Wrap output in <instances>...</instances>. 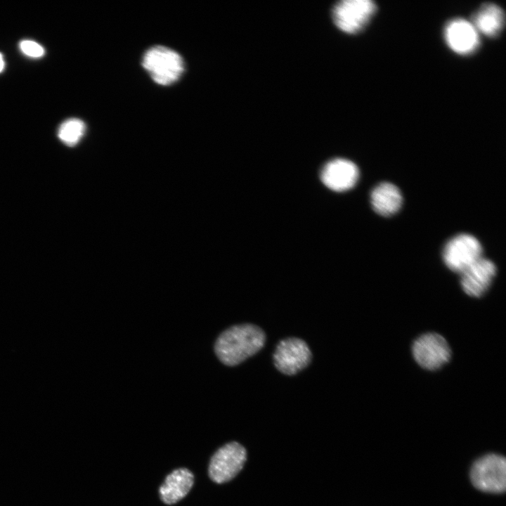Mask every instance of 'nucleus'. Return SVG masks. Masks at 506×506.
Segmentation results:
<instances>
[{"label": "nucleus", "mask_w": 506, "mask_h": 506, "mask_svg": "<svg viewBox=\"0 0 506 506\" xmlns=\"http://www.w3.org/2000/svg\"><path fill=\"white\" fill-rule=\"evenodd\" d=\"M265 334L258 326L249 324L233 325L217 338L214 351L225 365L240 364L257 353L264 345Z\"/></svg>", "instance_id": "f257e3e1"}, {"label": "nucleus", "mask_w": 506, "mask_h": 506, "mask_svg": "<svg viewBox=\"0 0 506 506\" xmlns=\"http://www.w3.org/2000/svg\"><path fill=\"white\" fill-rule=\"evenodd\" d=\"M142 65L151 78L161 85L177 81L184 70L181 56L175 51L162 46L149 48L143 55Z\"/></svg>", "instance_id": "f03ea898"}, {"label": "nucleus", "mask_w": 506, "mask_h": 506, "mask_svg": "<svg viewBox=\"0 0 506 506\" xmlns=\"http://www.w3.org/2000/svg\"><path fill=\"white\" fill-rule=\"evenodd\" d=\"M473 486L484 492L501 493L506 488V460L504 456L490 453L476 460L470 470Z\"/></svg>", "instance_id": "7ed1b4c3"}, {"label": "nucleus", "mask_w": 506, "mask_h": 506, "mask_svg": "<svg viewBox=\"0 0 506 506\" xmlns=\"http://www.w3.org/2000/svg\"><path fill=\"white\" fill-rule=\"evenodd\" d=\"M482 247L473 235L460 233L445 245L443 259L449 269L461 273L482 257Z\"/></svg>", "instance_id": "20e7f679"}, {"label": "nucleus", "mask_w": 506, "mask_h": 506, "mask_svg": "<svg viewBox=\"0 0 506 506\" xmlns=\"http://www.w3.org/2000/svg\"><path fill=\"white\" fill-rule=\"evenodd\" d=\"M246 459V450L241 444L235 441L228 443L212 455L209 476L217 484L229 481L242 469Z\"/></svg>", "instance_id": "39448f33"}, {"label": "nucleus", "mask_w": 506, "mask_h": 506, "mask_svg": "<svg viewBox=\"0 0 506 506\" xmlns=\"http://www.w3.org/2000/svg\"><path fill=\"white\" fill-rule=\"evenodd\" d=\"M377 8L372 1L344 0L334 6L332 17L340 30L347 33H356L369 22Z\"/></svg>", "instance_id": "423d86ee"}, {"label": "nucleus", "mask_w": 506, "mask_h": 506, "mask_svg": "<svg viewBox=\"0 0 506 506\" xmlns=\"http://www.w3.org/2000/svg\"><path fill=\"white\" fill-rule=\"evenodd\" d=\"M311 360V352L306 343L299 338L281 340L273 353L275 368L282 373L292 375L305 368Z\"/></svg>", "instance_id": "0eeeda50"}, {"label": "nucleus", "mask_w": 506, "mask_h": 506, "mask_svg": "<svg viewBox=\"0 0 506 506\" xmlns=\"http://www.w3.org/2000/svg\"><path fill=\"white\" fill-rule=\"evenodd\" d=\"M413 354L421 367L435 370L449 361L451 352L442 336L436 333H427L415 341Z\"/></svg>", "instance_id": "6e6552de"}, {"label": "nucleus", "mask_w": 506, "mask_h": 506, "mask_svg": "<svg viewBox=\"0 0 506 506\" xmlns=\"http://www.w3.org/2000/svg\"><path fill=\"white\" fill-rule=\"evenodd\" d=\"M443 36L450 50L461 56L475 52L479 45V34L472 23L464 18L450 20L444 27Z\"/></svg>", "instance_id": "1a4fd4ad"}, {"label": "nucleus", "mask_w": 506, "mask_h": 506, "mask_svg": "<svg viewBox=\"0 0 506 506\" xmlns=\"http://www.w3.org/2000/svg\"><path fill=\"white\" fill-rule=\"evenodd\" d=\"M359 171L351 161L337 158L327 162L320 172L322 182L330 189L342 192L352 188L358 181Z\"/></svg>", "instance_id": "9d476101"}, {"label": "nucleus", "mask_w": 506, "mask_h": 506, "mask_svg": "<svg viewBox=\"0 0 506 506\" xmlns=\"http://www.w3.org/2000/svg\"><path fill=\"white\" fill-rule=\"evenodd\" d=\"M495 273V265L481 257L460 273L462 287L468 295L479 297L488 290Z\"/></svg>", "instance_id": "9b49d317"}, {"label": "nucleus", "mask_w": 506, "mask_h": 506, "mask_svg": "<svg viewBox=\"0 0 506 506\" xmlns=\"http://www.w3.org/2000/svg\"><path fill=\"white\" fill-rule=\"evenodd\" d=\"M193 482L194 476L188 469L174 470L166 477L159 489L162 501L167 505L177 502L190 491Z\"/></svg>", "instance_id": "f8f14e48"}, {"label": "nucleus", "mask_w": 506, "mask_h": 506, "mask_svg": "<svg viewBox=\"0 0 506 506\" xmlns=\"http://www.w3.org/2000/svg\"><path fill=\"white\" fill-rule=\"evenodd\" d=\"M505 21V13L500 6L486 3L474 13L471 22L479 34L494 37L501 32Z\"/></svg>", "instance_id": "ddd939ff"}, {"label": "nucleus", "mask_w": 506, "mask_h": 506, "mask_svg": "<svg viewBox=\"0 0 506 506\" xmlns=\"http://www.w3.org/2000/svg\"><path fill=\"white\" fill-rule=\"evenodd\" d=\"M370 202L376 213L383 216H390L400 209L403 197L397 186L389 182H383L372 190Z\"/></svg>", "instance_id": "4468645a"}, {"label": "nucleus", "mask_w": 506, "mask_h": 506, "mask_svg": "<svg viewBox=\"0 0 506 506\" xmlns=\"http://www.w3.org/2000/svg\"><path fill=\"white\" fill-rule=\"evenodd\" d=\"M86 126L83 121L70 118L63 122L58 130L60 140L68 146L77 145L84 135Z\"/></svg>", "instance_id": "2eb2a0df"}, {"label": "nucleus", "mask_w": 506, "mask_h": 506, "mask_svg": "<svg viewBox=\"0 0 506 506\" xmlns=\"http://www.w3.org/2000/svg\"><path fill=\"white\" fill-rule=\"evenodd\" d=\"M19 48L24 55L32 58H41L45 53L44 48L39 44L29 39L21 41Z\"/></svg>", "instance_id": "dca6fc26"}, {"label": "nucleus", "mask_w": 506, "mask_h": 506, "mask_svg": "<svg viewBox=\"0 0 506 506\" xmlns=\"http://www.w3.org/2000/svg\"><path fill=\"white\" fill-rule=\"evenodd\" d=\"M5 67V62L2 54L0 53V72H1Z\"/></svg>", "instance_id": "f3484780"}]
</instances>
